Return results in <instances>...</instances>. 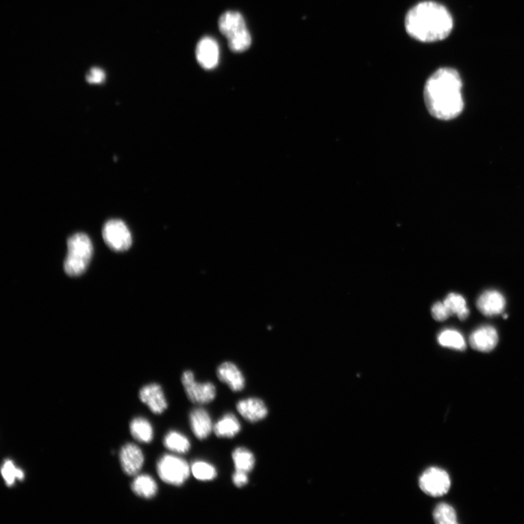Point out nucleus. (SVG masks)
I'll return each instance as SVG.
<instances>
[{
	"mask_svg": "<svg viewBox=\"0 0 524 524\" xmlns=\"http://www.w3.org/2000/svg\"><path fill=\"white\" fill-rule=\"evenodd\" d=\"M462 81L456 69L437 70L426 82L424 99L431 115L441 121L456 118L462 112Z\"/></svg>",
	"mask_w": 524,
	"mask_h": 524,
	"instance_id": "obj_1",
	"label": "nucleus"
},
{
	"mask_svg": "<svg viewBox=\"0 0 524 524\" xmlns=\"http://www.w3.org/2000/svg\"><path fill=\"white\" fill-rule=\"evenodd\" d=\"M453 27V18L444 6L432 1L421 2L408 12L405 28L412 38L423 42L446 39Z\"/></svg>",
	"mask_w": 524,
	"mask_h": 524,
	"instance_id": "obj_2",
	"label": "nucleus"
},
{
	"mask_svg": "<svg viewBox=\"0 0 524 524\" xmlns=\"http://www.w3.org/2000/svg\"><path fill=\"white\" fill-rule=\"evenodd\" d=\"M68 252L64 261V271L72 277L86 272L92 259V244L85 233H76L67 241Z\"/></svg>",
	"mask_w": 524,
	"mask_h": 524,
	"instance_id": "obj_3",
	"label": "nucleus"
},
{
	"mask_svg": "<svg viewBox=\"0 0 524 524\" xmlns=\"http://www.w3.org/2000/svg\"><path fill=\"white\" fill-rule=\"evenodd\" d=\"M160 479L167 484L175 486H182L188 480L191 467L188 462L173 454L162 456L157 464Z\"/></svg>",
	"mask_w": 524,
	"mask_h": 524,
	"instance_id": "obj_4",
	"label": "nucleus"
},
{
	"mask_svg": "<svg viewBox=\"0 0 524 524\" xmlns=\"http://www.w3.org/2000/svg\"><path fill=\"white\" fill-rule=\"evenodd\" d=\"M182 382L189 400L197 404H207L212 402L216 396V388L212 382H197L192 371H185L182 376Z\"/></svg>",
	"mask_w": 524,
	"mask_h": 524,
	"instance_id": "obj_5",
	"label": "nucleus"
},
{
	"mask_svg": "<svg viewBox=\"0 0 524 524\" xmlns=\"http://www.w3.org/2000/svg\"><path fill=\"white\" fill-rule=\"evenodd\" d=\"M102 236L104 242L115 251H124L132 247L131 232L122 220H109L103 227Z\"/></svg>",
	"mask_w": 524,
	"mask_h": 524,
	"instance_id": "obj_6",
	"label": "nucleus"
},
{
	"mask_svg": "<svg viewBox=\"0 0 524 524\" xmlns=\"http://www.w3.org/2000/svg\"><path fill=\"white\" fill-rule=\"evenodd\" d=\"M419 486L429 496L440 497L446 495L450 489V477L444 470L430 468L419 479Z\"/></svg>",
	"mask_w": 524,
	"mask_h": 524,
	"instance_id": "obj_7",
	"label": "nucleus"
},
{
	"mask_svg": "<svg viewBox=\"0 0 524 524\" xmlns=\"http://www.w3.org/2000/svg\"><path fill=\"white\" fill-rule=\"evenodd\" d=\"M139 399L155 414H162L168 409L164 392L158 384H149L142 388L139 392Z\"/></svg>",
	"mask_w": 524,
	"mask_h": 524,
	"instance_id": "obj_8",
	"label": "nucleus"
},
{
	"mask_svg": "<svg viewBox=\"0 0 524 524\" xmlns=\"http://www.w3.org/2000/svg\"><path fill=\"white\" fill-rule=\"evenodd\" d=\"M122 469L128 475H135L142 470L145 463L142 451L134 444L125 445L120 452Z\"/></svg>",
	"mask_w": 524,
	"mask_h": 524,
	"instance_id": "obj_9",
	"label": "nucleus"
},
{
	"mask_svg": "<svg viewBox=\"0 0 524 524\" xmlns=\"http://www.w3.org/2000/svg\"><path fill=\"white\" fill-rule=\"evenodd\" d=\"M196 58L203 68H214L219 60V48L216 41L209 37L201 40L197 45Z\"/></svg>",
	"mask_w": 524,
	"mask_h": 524,
	"instance_id": "obj_10",
	"label": "nucleus"
},
{
	"mask_svg": "<svg viewBox=\"0 0 524 524\" xmlns=\"http://www.w3.org/2000/svg\"><path fill=\"white\" fill-rule=\"evenodd\" d=\"M476 306L484 316L492 317L503 313L506 306V301L499 291L486 290L477 299Z\"/></svg>",
	"mask_w": 524,
	"mask_h": 524,
	"instance_id": "obj_11",
	"label": "nucleus"
},
{
	"mask_svg": "<svg viewBox=\"0 0 524 524\" xmlns=\"http://www.w3.org/2000/svg\"><path fill=\"white\" fill-rule=\"evenodd\" d=\"M498 340L496 329L492 326L485 325L473 332L469 341L475 351L488 353L496 347Z\"/></svg>",
	"mask_w": 524,
	"mask_h": 524,
	"instance_id": "obj_12",
	"label": "nucleus"
},
{
	"mask_svg": "<svg viewBox=\"0 0 524 524\" xmlns=\"http://www.w3.org/2000/svg\"><path fill=\"white\" fill-rule=\"evenodd\" d=\"M238 412L246 421L251 423L263 421L268 415L264 402L258 398H249L239 401L236 405Z\"/></svg>",
	"mask_w": 524,
	"mask_h": 524,
	"instance_id": "obj_13",
	"label": "nucleus"
},
{
	"mask_svg": "<svg viewBox=\"0 0 524 524\" xmlns=\"http://www.w3.org/2000/svg\"><path fill=\"white\" fill-rule=\"evenodd\" d=\"M219 379L225 384L233 392L242 391L246 386V379L240 369L232 362L221 364L216 370Z\"/></svg>",
	"mask_w": 524,
	"mask_h": 524,
	"instance_id": "obj_14",
	"label": "nucleus"
},
{
	"mask_svg": "<svg viewBox=\"0 0 524 524\" xmlns=\"http://www.w3.org/2000/svg\"><path fill=\"white\" fill-rule=\"evenodd\" d=\"M190 423L192 433L199 440L207 438L214 431L212 417L203 408H197L191 412Z\"/></svg>",
	"mask_w": 524,
	"mask_h": 524,
	"instance_id": "obj_15",
	"label": "nucleus"
},
{
	"mask_svg": "<svg viewBox=\"0 0 524 524\" xmlns=\"http://www.w3.org/2000/svg\"><path fill=\"white\" fill-rule=\"evenodd\" d=\"M219 28L227 39L247 29L242 16L236 11H228L221 15L219 20Z\"/></svg>",
	"mask_w": 524,
	"mask_h": 524,
	"instance_id": "obj_16",
	"label": "nucleus"
},
{
	"mask_svg": "<svg viewBox=\"0 0 524 524\" xmlns=\"http://www.w3.org/2000/svg\"><path fill=\"white\" fill-rule=\"evenodd\" d=\"M241 430V425L235 414L227 413L219 419L214 426V432L221 438L236 437Z\"/></svg>",
	"mask_w": 524,
	"mask_h": 524,
	"instance_id": "obj_17",
	"label": "nucleus"
},
{
	"mask_svg": "<svg viewBox=\"0 0 524 524\" xmlns=\"http://www.w3.org/2000/svg\"><path fill=\"white\" fill-rule=\"evenodd\" d=\"M135 495L145 499H151L156 496L158 487L153 477L143 474L136 477L132 486Z\"/></svg>",
	"mask_w": 524,
	"mask_h": 524,
	"instance_id": "obj_18",
	"label": "nucleus"
},
{
	"mask_svg": "<svg viewBox=\"0 0 524 524\" xmlns=\"http://www.w3.org/2000/svg\"><path fill=\"white\" fill-rule=\"evenodd\" d=\"M163 445L169 451L183 454L188 453L191 448L189 438L176 430H171L163 440Z\"/></svg>",
	"mask_w": 524,
	"mask_h": 524,
	"instance_id": "obj_19",
	"label": "nucleus"
},
{
	"mask_svg": "<svg viewBox=\"0 0 524 524\" xmlns=\"http://www.w3.org/2000/svg\"><path fill=\"white\" fill-rule=\"evenodd\" d=\"M130 429L132 436L139 442L148 444L153 439V427L145 418H135L131 423Z\"/></svg>",
	"mask_w": 524,
	"mask_h": 524,
	"instance_id": "obj_20",
	"label": "nucleus"
},
{
	"mask_svg": "<svg viewBox=\"0 0 524 524\" xmlns=\"http://www.w3.org/2000/svg\"><path fill=\"white\" fill-rule=\"evenodd\" d=\"M232 458L236 471L249 473L255 467V459L253 453L247 448L238 447L236 449L232 452Z\"/></svg>",
	"mask_w": 524,
	"mask_h": 524,
	"instance_id": "obj_21",
	"label": "nucleus"
},
{
	"mask_svg": "<svg viewBox=\"0 0 524 524\" xmlns=\"http://www.w3.org/2000/svg\"><path fill=\"white\" fill-rule=\"evenodd\" d=\"M451 316L456 314L460 320L464 321L469 316V309L465 299L460 295L451 293L444 301Z\"/></svg>",
	"mask_w": 524,
	"mask_h": 524,
	"instance_id": "obj_22",
	"label": "nucleus"
},
{
	"mask_svg": "<svg viewBox=\"0 0 524 524\" xmlns=\"http://www.w3.org/2000/svg\"><path fill=\"white\" fill-rule=\"evenodd\" d=\"M191 473L195 479L201 482L213 481L217 477V471L211 463L197 460L191 465Z\"/></svg>",
	"mask_w": 524,
	"mask_h": 524,
	"instance_id": "obj_23",
	"label": "nucleus"
},
{
	"mask_svg": "<svg viewBox=\"0 0 524 524\" xmlns=\"http://www.w3.org/2000/svg\"><path fill=\"white\" fill-rule=\"evenodd\" d=\"M438 342L440 345L458 349V351H464L466 348L465 341L462 335L456 331L447 329L442 331L438 336Z\"/></svg>",
	"mask_w": 524,
	"mask_h": 524,
	"instance_id": "obj_24",
	"label": "nucleus"
},
{
	"mask_svg": "<svg viewBox=\"0 0 524 524\" xmlns=\"http://www.w3.org/2000/svg\"><path fill=\"white\" fill-rule=\"evenodd\" d=\"M434 518L438 524H457L458 516L456 510L447 503H440L434 510Z\"/></svg>",
	"mask_w": 524,
	"mask_h": 524,
	"instance_id": "obj_25",
	"label": "nucleus"
},
{
	"mask_svg": "<svg viewBox=\"0 0 524 524\" xmlns=\"http://www.w3.org/2000/svg\"><path fill=\"white\" fill-rule=\"evenodd\" d=\"M227 40L229 49L235 53L246 51L251 45V36L248 29L234 35Z\"/></svg>",
	"mask_w": 524,
	"mask_h": 524,
	"instance_id": "obj_26",
	"label": "nucleus"
},
{
	"mask_svg": "<svg viewBox=\"0 0 524 524\" xmlns=\"http://www.w3.org/2000/svg\"><path fill=\"white\" fill-rule=\"evenodd\" d=\"M1 472L8 486H14L16 480L23 481L25 479V473L16 468L13 461L9 460L4 462Z\"/></svg>",
	"mask_w": 524,
	"mask_h": 524,
	"instance_id": "obj_27",
	"label": "nucleus"
},
{
	"mask_svg": "<svg viewBox=\"0 0 524 524\" xmlns=\"http://www.w3.org/2000/svg\"><path fill=\"white\" fill-rule=\"evenodd\" d=\"M432 314L438 321H445L451 316L444 302L436 303L432 308Z\"/></svg>",
	"mask_w": 524,
	"mask_h": 524,
	"instance_id": "obj_28",
	"label": "nucleus"
},
{
	"mask_svg": "<svg viewBox=\"0 0 524 524\" xmlns=\"http://www.w3.org/2000/svg\"><path fill=\"white\" fill-rule=\"evenodd\" d=\"M86 79L90 84H102L105 79V73L99 68L93 67L88 73Z\"/></svg>",
	"mask_w": 524,
	"mask_h": 524,
	"instance_id": "obj_29",
	"label": "nucleus"
},
{
	"mask_svg": "<svg viewBox=\"0 0 524 524\" xmlns=\"http://www.w3.org/2000/svg\"><path fill=\"white\" fill-rule=\"evenodd\" d=\"M232 479L233 484L238 488L247 485L249 481L248 473L240 471H236L232 475Z\"/></svg>",
	"mask_w": 524,
	"mask_h": 524,
	"instance_id": "obj_30",
	"label": "nucleus"
},
{
	"mask_svg": "<svg viewBox=\"0 0 524 524\" xmlns=\"http://www.w3.org/2000/svg\"><path fill=\"white\" fill-rule=\"evenodd\" d=\"M503 317H504L505 319H506L508 318V316H504Z\"/></svg>",
	"mask_w": 524,
	"mask_h": 524,
	"instance_id": "obj_31",
	"label": "nucleus"
}]
</instances>
